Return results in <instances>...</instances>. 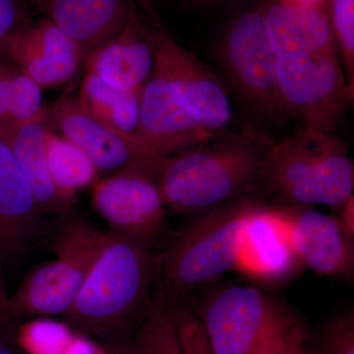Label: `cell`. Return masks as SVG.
I'll return each instance as SVG.
<instances>
[{
    "mask_svg": "<svg viewBox=\"0 0 354 354\" xmlns=\"http://www.w3.org/2000/svg\"><path fill=\"white\" fill-rule=\"evenodd\" d=\"M272 142L252 128L227 130L165 158L157 178L165 206L198 216L228 203L259 199Z\"/></svg>",
    "mask_w": 354,
    "mask_h": 354,
    "instance_id": "cell-1",
    "label": "cell"
},
{
    "mask_svg": "<svg viewBox=\"0 0 354 354\" xmlns=\"http://www.w3.org/2000/svg\"><path fill=\"white\" fill-rule=\"evenodd\" d=\"M153 244L114 234L64 314L84 334L118 337L136 323L150 304L158 276Z\"/></svg>",
    "mask_w": 354,
    "mask_h": 354,
    "instance_id": "cell-2",
    "label": "cell"
},
{
    "mask_svg": "<svg viewBox=\"0 0 354 354\" xmlns=\"http://www.w3.org/2000/svg\"><path fill=\"white\" fill-rule=\"evenodd\" d=\"M353 193V162L348 144L339 135L297 127L272 142L263 196L276 200L278 207L322 205L341 211Z\"/></svg>",
    "mask_w": 354,
    "mask_h": 354,
    "instance_id": "cell-3",
    "label": "cell"
},
{
    "mask_svg": "<svg viewBox=\"0 0 354 354\" xmlns=\"http://www.w3.org/2000/svg\"><path fill=\"white\" fill-rule=\"evenodd\" d=\"M262 205L249 198L196 216L158 257L160 290L165 297L185 299L236 269L249 223Z\"/></svg>",
    "mask_w": 354,
    "mask_h": 354,
    "instance_id": "cell-4",
    "label": "cell"
},
{
    "mask_svg": "<svg viewBox=\"0 0 354 354\" xmlns=\"http://www.w3.org/2000/svg\"><path fill=\"white\" fill-rule=\"evenodd\" d=\"M113 237L109 230L65 214L53 243L55 259L30 272L10 297L16 318L64 315Z\"/></svg>",
    "mask_w": 354,
    "mask_h": 354,
    "instance_id": "cell-5",
    "label": "cell"
},
{
    "mask_svg": "<svg viewBox=\"0 0 354 354\" xmlns=\"http://www.w3.org/2000/svg\"><path fill=\"white\" fill-rule=\"evenodd\" d=\"M246 1L221 30L216 59L249 108L272 122H283L288 116L279 94L278 57L266 30L263 0Z\"/></svg>",
    "mask_w": 354,
    "mask_h": 354,
    "instance_id": "cell-6",
    "label": "cell"
},
{
    "mask_svg": "<svg viewBox=\"0 0 354 354\" xmlns=\"http://www.w3.org/2000/svg\"><path fill=\"white\" fill-rule=\"evenodd\" d=\"M277 78L288 118L310 131L337 134L354 95L339 53L279 57Z\"/></svg>",
    "mask_w": 354,
    "mask_h": 354,
    "instance_id": "cell-7",
    "label": "cell"
},
{
    "mask_svg": "<svg viewBox=\"0 0 354 354\" xmlns=\"http://www.w3.org/2000/svg\"><path fill=\"white\" fill-rule=\"evenodd\" d=\"M281 308L255 286L234 283L214 286L193 307L212 354H255Z\"/></svg>",
    "mask_w": 354,
    "mask_h": 354,
    "instance_id": "cell-8",
    "label": "cell"
},
{
    "mask_svg": "<svg viewBox=\"0 0 354 354\" xmlns=\"http://www.w3.org/2000/svg\"><path fill=\"white\" fill-rule=\"evenodd\" d=\"M50 123L62 137L78 146L99 172L138 171L158 178L165 158L141 140L118 131L97 118L78 99L62 97L46 111Z\"/></svg>",
    "mask_w": 354,
    "mask_h": 354,
    "instance_id": "cell-9",
    "label": "cell"
},
{
    "mask_svg": "<svg viewBox=\"0 0 354 354\" xmlns=\"http://www.w3.org/2000/svg\"><path fill=\"white\" fill-rule=\"evenodd\" d=\"M155 66L169 79L172 87L212 132L227 131L234 109L227 88L196 55L184 48L165 27L151 29Z\"/></svg>",
    "mask_w": 354,
    "mask_h": 354,
    "instance_id": "cell-10",
    "label": "cell"
},
{
    "mask_svg": "<svg viewBox=\"0 0 354 354\" xmlns=\"http://www.w3.org/2000/svg\"><path fill=\"white\" fill-rule=\"evenodd\" d=\"M94 185L93 203L109 232L153 244L164 227L167 209L156 177L122 171Z\"/></svg>",
    "mask_w": 354,
    "mask_h": 354,
    "instance_id": "cell-11",
    "label": "cell"
},
{
    "mask_svg": "<svg viewBox=\"0 0 354 354\" xmlns=\"http://www.w3.org/2000/svg\"><path fill=\"white\" fill-rule=\"evenodd\" d=\"M140 137L162 158L209 141V130L183 101L157 67L140 97Z\"/></svg>",
    "mask_w": 354,
    "mask_h": 354,
    "instance_id": "cell-12",
    "label": "cell"
},
{
    "mask_svg": "<svg viewBox=\"0 0 354 354\" xmlns=\"http://www.w3.org/2000/svg\"><path fill=\"white\" fill-rule=\"evenodd\" d=\"M279 208L283 209L291 248L300 267L321 276L353 278V235L337 218L311 207Z\"/></svg>",
    "mask_w": 354,
    "mask_h": 354,
    "instance_id": "cell-13",
    "label": "cell"
},
{
    "mask_svg": "<svg viewBox=\"0 0 354 354\" xmlns=\"http://www.w3.org/2000/svg\"><path fill=\"white\" fill-rule=\"evenodd\" d=\"M2 55L41 88L68 82L83 58L75 43L50 18L28 23L10 39Z\"/></svg>",
    "mask_w": 354,
    "mask_h": 354,
    "instance_id": "cell-14",
    "label": "cell"
},
{
    "mask_svg": "<svg viewBox=\"0 0 354 354\" xmlns=\"http://www.w3.org/2000/svg\"><path fill=\"white\" fill-rule=\"evenodd\" d=\"M266 30L277 57L339 53L327 6L263 0Z\"/></svg>",
    "mask_w": 354,
    "mask_h": 354,
    "instance_id": "cell-15",
    "label": "cell"
},
{
    "mask_svg": "<svg viewBox=\"0 0 354 354\" xmlns=\"http://www.w3.org/2000/svg\"><path fill=\"white\" fill-rule=\"evenodd\" d=\"M151 29L137 12L132 14L120 34L92 53L88 71L113 87L142 91L155 67Z\"/></svg>",
    "mask_w": 354,
    "mask_h": 354,
    "instance_id": "cell-16",
    "label": "cell"
},
{
    "mask_svg": "<svg viewBox=\"0 0 354 354\" xmlns=\"http://www.w3.org/2000/svg\"><path fill=\"white\" fill-rule=\"evenodd\" d=\"M46 12L85 57L120 34L136 6L134 0H53Z\"/></svg>",
    "mask_w": 354,
    "mask_h": 354,
    "instance_id": "cell-17",
    "label": "cell"
},
{
    "mask_svg": "<svg viewBox=\"0 0 354 354\" xmlns=\"http://www.w3.org/2000/svg\"><path fill=\"white\" fill-rule=\"evenodd\" d=\"M41 209L8 144L0 138V257L24 252L38 227Z\"/></svg>",
    "mask_w": 354,
    "mask_h": 354,
    "instance_id": "cell-18",
    "label": "cell"
},
{
    "mask_svg": "<svg viewBox=\"0 0 354 354\" xmlns=\"http://www.w3.org/2000/svg\"><path fill=\"white\" fill-rule=\"evenodd\" d=\"M299 268L283 209L262 205L249 223L236 269L262 281H281Z\"/></svg>",
    "mask_w": 354,
    "mask_h": 354,
    "instance_id": "cell-19",
    "label": "cell"
},
{
    "mask_svg": "<svg viewBox=\"0 0 354 354\" xmlns=\"http://www.w3.org/2000/svg\"><path fill=\"white\" fill-rule=\"evenodd\" d=\"M46 116V115H44ZM46 127L44 118L0 127V138L8 144L22 169L41 213H70L75 200L55 187L46 156Z\"/></svg>",
    "mask_w": 354,
    "mask_h": 354,
    "instance_id": "cell-20",
    "label": "cell"
},
{
    "mask_svg": "<svg viewBox=\"0 0 354 354\" xmlns=\"http://www.w3.org/2000/svg\"><path fill=\"white\" fill-rule=\"evenodd\" d=\"M142 91L113 87L87 70L79 102L97 118L133 138L140 137V97Z\"/></svg>",
    "mask_w": 354,
    "mask_h": 354,
    "instance_id": "cell-21",
    "label": "cell"
},
{
    "mask_svg": "<svg viewBox=\"0 0 354 354\" xmlns=\"http://www.w3.org/2000/svg\"><path fill=\"white\" fill-rule=\"evenodd\" d=\"M46 156L53 183L65 196L75 200L77 191L97 183L99 171L90 158L50 129L46 132Z\"/></svg>",
    "mask_w": 354,
    "mask_h": 354,
    "instance_id": "cell-22",
    "label": "cell"
},
{
    "mask_svg": "<svg viewBox=\"0 0 354 354\" xmlns=\"http://www.w3.org/2000/svg\"><path fill=\"white\" fill-rule=\"evenodd\" d=\"M41 90L0 53V127L44 118Z\"/></svg>",
    "mask_w": 354,
    "mask_h": 354,
    "instance_id": "cell-23",
    "label": "cell"
},
{
    "mask_svg": "<svg viewBox=\"0 0 354 354\" xmlns=\"http://www.w3.org/2000/svg\"><path fill=\"white\" fill-rule=\"evenodd\" d=\"M135 354H183L171 300L158 290L137 326Z\"/></svg>",
    "mask_w": 354,
    "mask_h": 354,
    "instance_id": "cell-24",
    "label": "cell"
},
{
    "mask_svg": "<svg viewBox=\"0 0 354 354\" xmlns=\"http://www.w3.org/2000/svg\"><path fill=\"white\" fill-rule=\"evenodd\" d=\"M255 354H313L304 324L285 307L266 330Z\"/></svg>",
    "mask_w": 354,
    "mask_h": 354,
    "instance_id": "cell-25",
    "label": "cell"
},
{
    "mask_svg": "<svg viewBox=\"0 0 354 354\" xmlns=\"http://www.w3.org/2000/svg\"><path fill=\"white\" fill-rule=\"evenodd\" d=\"M74 337L68 324L39 318L24 324L17 339L27 354H64Z\"/></svg>",
    "mask_w": 354,
    "mask_h": 354,
    "instance_id": "cell-26",
    "label": "cell"
},
{
    "mask_svg": "<svg viewBox=\"0 0 354 354\" xmlns=\"http://www.w3.org/2000/svg\"><path fill=\"white\" fill-rule=\"evenodd\" d=\"M327 9L344 76L354 91V0H327Z\"/></svg>",
    "mask_w": 354,
    "mask_h": 354,
    "instance_id": "cell-27",
    "label": "cell"
},
{
    "mask_svg": "<svg viewBox=\"0 0 354 354\" xmlns=\"http://www.w3.org/2000/svg\"><path fill=\"white\" fill-rule=\"evenodd\" d=\"M311 348L313 354H354L353 310L337 314L324 324Z\"/></svg>",
    "mask_w": 354,
    "mask_h": 354,
    "instance_id": "cell-28",
    "label": "cell"
},
{
    "mask_svg": "<svg viewBox=\"0 0 354 354\" xmlns=\"http://www.w3.org/2000/svg\"><path fill=\"white\" fill-rule=\"evenodd\" d=\"M183 354H212L201 323L185 299L171 300Z\"/></svg>",
    "mask_w": 354,
    "mask_h": 354,
    "instance_id": "cell-29",
    "label": "cell"
},
{
    "mask_svg": "<svg viewBox=\"0 0 354 354\" xmlns=\"http://www.w3.org/2000/svg\"><path fill=\"white\" fill-rule=\"evenodd\" d=\"M30 22L23 0H0V53L14 35Z\"/></svg>",
    "mask_w": 354,
    "mask_h": 354,
    "instance_id": "cell-30",
    "label": "cell"
},
{
    "mask_svg": "<svg viewBox=\"0 0 354 354\" xmlns=\"http://www.w3.org/2000/svg\"><path fill=\"white\" fill-rule=\"evenodd\" d=\"M1 262L2 259L0 257V335L9 337L14 320L17 318L14 315L11 308L10 297L7 295L6 283L2 276Z\"/></svg>",
    "mask_w": 354,
    "mask_h": 354,
    "instance_id": "cell-31",
    "label": "cell"
},
{
    "mask_svg": "<svg viewBox=\"0 0 354 354\" xmlns=\"http://www.w3.org/2000/svg\"><path fill=\"white\" fill-rule=\"evenodd\" d=\"M181 6L190 10L209 12L230 6H239L246 0H179Z\"/></svg>",
    "mask_w": 354,
    "mask_h": 354,
    "instance_id": "cell-32",
    "label": "cell"
},
{
    "mask_svg": "<svg viewBox=\"0 0 354 354\" xmlns=\"http://www.w3.org/2000/svg\"><path fill=\"white\" fill-rule=\"evenodd\" d=\"M64 354H104V349L87 337L75 335Z\"/></svg>",
    "mask_w": 354,
    "mask_h": 354,
    "instance_id": "cell-33",
    "label": "cell"
},
{
    "mask_svg": "<svg viewBox=\"0 0 354 354\" xmlns=\"http://www.w3.org/2000/svg\"><path fill=\"white\" fill-rule=\"evenodd\" d=\"M134 1L138 4L142 12L145 14L147 18L150 20L153 27L158 28L164 26L162 24V21L158 18L157 11L153 8V2L152 0H134Z\"/></svg>",
    "mask_w": 354,
    "mask_h": 354,
    "instance_id": "cell-34",
    "label": "cell"
},
{
    "mask_svg": "<svg viewBox=\"0 0 354 354\" xmlns=\"http://www.w3.org/2000/svg\"><path fill=\"white\" fill-rule=\"evenodd\" d=\"M104 354H135L132 342L114 341L113 344L104 346Z\"/></svg>",
    "mask_w": 354,
    "mask_h": 354,
    "instance_id": "cell-35",
    "label": "cell"
},
{
    "mask_svg": "<svg viewBox=\"0 0 354 354\" xmlns=\"http://www.w3.org/2000/svg\"><path fill=\"white\" fill-rule=\"evenodd\" d=\"M286 3L306 6H327V0H281Z\"/></svg>",
    "mask_w": 354,
    "mask_h": 354,
    "instance_id": "cell-36",
    "label": "cell"
},
{
    "mask_svg": "<svg viewBox=\"0 0 354 354\" xmlns=\"http://www.w3.org/2000/svg\"><path fill=\"white\" fill-rule=\"evenodd\" d=\"M0 354H17L15 349L11 346L8 337L0 335Z\"/></svg>",
    "mask_w": 354,
    "mask_h": 354,
    "instance_id": "cell-37",
    "label": "cell"
},
{
    "mask_svg": "<svg viewBox=\"0 0 354 354\" xmlns=\"http://www.w3.org/2000/svg\"><path fill=\"white\" fill-rule=\"evenodd\" d=\"M32 1H34L39 8L46 11V8H48V6H50V2L53 1V0H32Z\"/></svg>",
    "mask_w": 354,
    "mask_h": 354,
    "instance_id": "cell-38",
    "label": "cell"
},
{
    "mask_svg": "<svg viewBox=\"0 0 354 354\" xmlns=\"http://www.w3.org/2000/svg\"><path fill=\"white\" fill-rule=\"evenodd\" d=\"M152 1L153 2V0H152Z\"/></svg>",
    "mask_w": 354,
    "mask_h": 354,
    "instance_id": "cell-39",
    "label": "cell"
}]
</instances>
